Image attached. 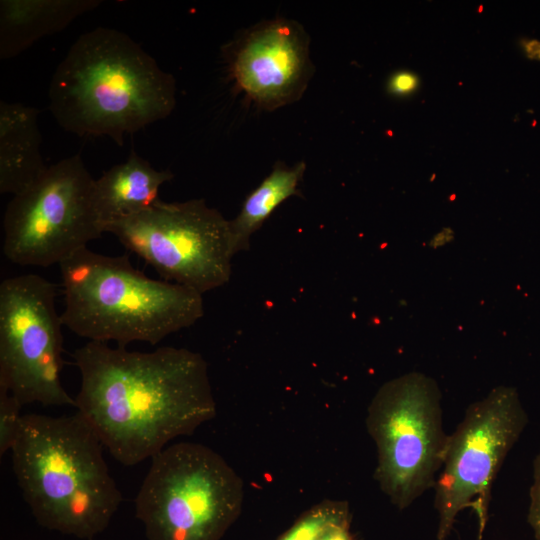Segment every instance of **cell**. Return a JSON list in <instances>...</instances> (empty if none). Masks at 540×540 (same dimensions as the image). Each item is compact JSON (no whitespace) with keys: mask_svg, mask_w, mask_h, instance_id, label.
Wrapping results in <instances>:
<instances>
[{"mask_svg":"<svg viewBox=\"0 0 540 540\" xmlns=\"http://www.w3.org/2000/svg\"><path fill=\"white\" fill-rule=\"evenodd\" d=\"M73 358L81 376L75 408L125 466L153 458L216 416L208 366L197 352L89 341Z\"/></svg>","mask_w":540,"mask_h":540,"instance_id":"1","label":"cell"},{"mask_svg":"<svg viewBox=\"0 0 540 540\" xmlns=\"http://www.w3.org/2000/svg\"><path fill=\"white\" fill-rule=\"evenodd\" d=\"M172 74L126 33L97 27L78 37L52 75L49 107L77 136L126 135L167 118L175 108Z\"/></svg>","mask_w":540,"mask_h":540,"instance_id":"2","label":"cell"},{"mask_svg":"<svg viewBox=\"0 0 540 540\" xmlns=\"http://www.w3.org/2000/svg\"><path fill=\"white\" fill-rule=\"evenodd\" d=\"M103 444L76 413L24 414L11 449L23 498L44 528L91 540L117 512L122 494L110 475Z\"/></svg>","mask_w":540,"mask_h":540,"instance_id":"3","label":"cell"},{"mask_svg":"<svg viewBox=\"0 0 540 540\" xmlns=\"http://www.w3.org/2000/svg\"><path fill=\"white\" fill-rule=\"evenodd\" d=\"M64 326L89 341L156 345L204 315L199 292L136 269L127 254L83 248L59 264Z\"/></svg>","mask_w":540,"mask_h":540,"instance_id":"4","label":"cell"},{"mask_svg":"<svg viewBox=\"0 0 540 540\" xmlns=\"http://www.w3.org/2000/svg\"><path fill=\"white\" fill-rule=\"evenodd\" d=\"M244 482L216 451L178 442L151 458L135 498L147 540H220L239 518Z\"/></svg>","mask_w":540,"mask_h":540,"instance_id":"5","label":"cell"},{"mask_svg":"<svg viewBox=\"0 0 540 540\" xmlns=\"http://www.w3.org/2000/svg\"><path fill=\"white\" fill-rule=\"evenodd\" d=\"M365 425L377 452L374 479L402 511L434 488L443 464L449 434L440 392L419 374L391 380L372 398Z\"/></svg>","mask_w":540,"mask_h":540,"instance_id":"6","label":"cell"},{"mask_svg":"<svg viewBox=\"0 0 540 540\" xmlns=\"http://www.w3.org/2000/svg\"><path fill=\"white\" fill-rule=\"evenodd\" d=\"M95 179L79 154L48 166L28 189L13 196L3 217V255L22 266L60 264L99 238Z\"/></svg>","mask_w":540,"mask_h":540,"instance_id":"7","label":"cell"},{"mask_svg":"<svg viewBox=\"0 0 540 540\" xmlns=\"http://www.w3.org/2000/svg\"><path fill=\"white\" fill-rule=\"evenodd\" d=\"M104 232L116 236L166 281L202 295L230 280L234 254L229 220L202 198L159 200L141 213L107 225Z\"/></svg>","mask_w":540,"mask_h":540,"instance_id":"8","label":"cell"},{"mask_svg":"<svg viewBox=\"0 0 540 540\" xmlns=\"http://www.w3.org/2000/svg\"><path fill=\"white\" fill-rule=\"evenodd\" d=\"M528 424L515 389L499 387L471 404L449 434L434 490L437 540H446L458 514L473 507L480 534L487 520L492 484Z\"/></svg>","mask_w":540,"mask_h":540,"instance_id":"9","label":"cell"},{"mask_svg":"<svg viewBox=\"0 0 540 540\" xmlns=\"http://www.w3.org/2000/svg\"><path fill=\"white\" fill-rule=\"evenodd\" d=\"M55 297V285L36 274L0 284V388L23 405L75 407L60 378L64 324Z\"/></svg>","mask_w":540,"mask_h":540,"instance_id":"10","label":"cell"},{"mask_svg":"<svg viewBox=\"0 0 540 540\" xmlns=\"http://www.w3.org/2000/svg\"><path fill=\"white\" fill-rule=\"evenodd\" d=\"M223 54L236 90L266 111L300 100L315 71L309 35L300 23L286 18L259 22Z\"/></svg>","mask_w":540,"mask_h":540,"instance_id":"11","label":"cell"},{"mask_svg":"<svg viewBox=\"0 0 540 540\" xmlns=\"http://www.w3.org/2000/svg\"><path fill=\"white\" fill-rule=\"evenodd\" d=\"M173 178L171 171L156 170L131 150L125 162L95 179L94 203L103 230L111 223L151 208L160 200V187Z\"/></svg>","mask_w":540,"mask_h":540,"instance_id":"12","label":"cell"},{"mask_svg":"<svg viewBox=\"0 0 540 540\" xmlns=\"http://www.w3.org/2000/svg\"><path fill=\"white\" fill-rule=\"evenodd\" d=\"M39 110L0 102V192L13 196L32 186L47 170L40 152Z\"/></svg>","mask_w":540,"mask_h":540,"instance_id":"13","label":"cell"},{"mask_svg":"<svg viewBox=\"0 0 540 540\" xmlns=\"http://www.w3.org/2000/svg\"><path fill=\"white\" fill-rule=\"evenodd\" d=\"M101 3L100 0H1L0 59L18 56Z\"/></svg>","mask_w":540,"mask_h":540,"instance_id":"14","label":"cell"},{"mask_svg":"<svg viewBox=\"0 0 540 540\" xmlns=\"http://www.w3.org/2000/svg\"><path fill=\"white\" fill-rule=\"evenodd\" d=\"M306 171L303 161L294 165L277 161L271 172L245 198L239 213L229 220L233 254L250 248L252 235L287 199L300 195L299 185Z\"/></svg>","mask_w":540,"mask_h":540,"instance_id":"15","label":"cell"},{"mask_svg":"<svg viewBox=\"0 0 540 540\" xmlns=\"http://www.w3.org/2000/svg\"><path fill=\"white\" fill-rule=\"evenodd\" d=\"M351 519L347 501L326 499L304 511L276 540H315L331 526Z\"/></svg>","mask_w":540,"mask_h":540,"instance_id":"16","label":"cell"},{"mask_svg":"<svg viewBox=\"0 0 540 540\" xmlns=\"http://www.w3.org/2000/svg\"><path fill=\"white\" fill-rule=\"evenodd\" d=\"M23 404L10 392L0 388V454L11 451L22 425Z\"/></svg>","mask_w":540,"mask_h":540,"instance_id":"17","label":"cell"},{"mask_svg":"<svg viewBox=\"0 0 540 540\" xmlns=\"http://www.w3.org/2000/svg\"><path fill=\"white\" fill-rule=\"evenodd\" d=\"M530 505L527 522L536 540H540V452L533 461V482L529 491Z\"/></svg>","mask_w":540,"mask_h":540,"instance_id":"18","label":"cell"},{"mask_svg":"<svg viewBox=\"0 0 540 540\" xmlns=\"http://www.w3.org/2000/svg\"><path fill=\"white\" fill-rule=\"evenodd\" d=\"M418 85L417 77L406 71L393 75L388 83V90L395 95H406L415 90Z\"/></svg>","mask_w":540,"mask_h":540,"instance_id":"19","label":"cell"},{"mask_svg":"<svg viewBox=\"0 0 540 540\" xmlns=\"http://www.w3.org/2000/svg\"><path fill=\"white\" fill-rule=\"evenodd\" d=\"M351 520L331 526L315 540H356L351 531Z\"/></svg>","mask_w":540,"mask_h":540,"instance_id":"20","label":"cell"},{"mask_svg":"<svg viewBox=\"0 0 540 540\" xmlns=\"http://www.w3.org/2000/svg\"><path fill=\"white\" fill-rule=\"evenodd\" d=\"M521 47L529 60L540 61V40L523 39Z\"/></svg>","mask_w":540,"mask_h":540,"instance_id":"21","label":"cell"}]
</instances>
